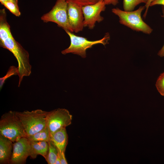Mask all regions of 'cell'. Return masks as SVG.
Returning <instances> with one entry per match:
<instances>
[{
  "label": "cell",
  "mask_w": 164,
  "mask_h": 164,
  "mask_svg": "<svg viewBox=\"0 0 164 164\" xmlns=\"http://www.w3.org/2000/svg\"><path fill=\"white\" fill-rule=\"evenodd\" d=\"M0 46L12 53L18 62L19 87L23 77L31 74V66L28 52L15 40L12 34L5 9L0 11Z\"/></svg>",
  "instance_id": "1"
},
{
  "label": "cell",
  "mask_w": 164,
  "mask_h": 164,
  "mask_svg": "<svg viewBox=\"0 0 164 164\" xmlns=\"http://www.w3.org/2000/svg\"><path fill=\"white\" fill-rule=\"evenodd\" d=\"M0 135L13 142L27 135L15 111H10L2 115L0 120Z\"/></svg>",
  "instance_id": "2"
},
{
  "label": "cell",
  "mask_w": 164,
  "mask_h": 164,
  "mask_svg": "<svg viewBox=\"0 0 164 164\" xmlns=\"http://www.w3.org/2000/svg\"><path fill=\"white\" fill-rule=\"evenodd\" d=\"M48 112L39 109L31 111H15L21 122L27 136L36 133L46 126Z\"/></svg>",
  "instance_id": "3"
},
{
  "label": "cell",
  "mask_w": 164,
  "mask_h": 164,
  "mask_svg": "<svg viewBox=\"0 0 164 164\" xmlns=\"http://www.w3.org/2000/svg\"><path fill=\"white\" fill-rule=\"evenodd\" d=\"M145 6H141L134 11H123L118 8H113L112 12L119 18V22L132 30L150 34L153 29L143 20L141 16Z\"/></svg>",
  "instance_id": "4"
},
{
  "label": "cell",
  "mask_w": 164,
  "mask_h": 164,
  "mask_svg": "<svg viewBox=\"0 0 164 164\" xmlns=\"http://www.w3.org/2000/svg\"><path fill=\"white\" fill-rule=\"evenodd\" d=\"M65 31L70 38V44L68 48L62 51V53L64 55L72 53L85 58L86 57V50L87 49L91 48L93 45L98 44L105 45L108 43V41L110 39V35L108 33L100 39L90 41L85 37L76 36L68 30Z\"/></svg>",
  "instance_id": "5"
},
{
  "label": "cell",
  "mask_w": 164,
  "mask_h": 164,
  "mask_svg": "<svg viewBox=\"0 0 164 164\" xmlns=\"http://www.w3.org/2000/svg\"><path fill=\"white\" fill-rule=\"evenodd\" d=\"M41 19L44 22H54L64 30L73 32L69 22L67 2L65 0H57L51 10L43 15Z\"/></svg>",
  "instance_id": "6"
},
{
  "label": "cell",
  "mask_w": 164,
  "mask_h": 164,
  "mask_svg": "<svg viewBox=\"0 0 164 164\" xmlns=\"http://www.w3.org/2000/svg\"><path fill=\"white\" fill-rule=\"evenodd\" d=\"M72 120V115L67 109L58 108L49 111L47 116L46 126L51 134L70 125Z\"/></svg>",
  "instance_id": "7"
},
{
  "label": "cell",
  "mask_w": 164,
  "mask_h": 164,
  "mask_svg": "<svg viewBox=\"0 0 164 164\" xmlns=\"http://www.w3.org/2000/svg\"><path fill=\"white\" fill-rule=\"evenodd\" d=\"M106 5L103 0L94 4L82 6L84 16V27L92 29L96 22H100L102 21L104 18L100 14L105 11Z\"/></svg>",
  "instance_id": "8"
},
{
  "label": "cell",
  "mask_w": 164,
  "mask_h": 164,
  "mask_svg": "<svg viewBox=\"0 0 164 164\" xmlns=\"http://www.w3.org/2000/svg\"><path fill=\"white\" fill-rule=\"evenodd\" d=\"M30 142L26 137H23L13 143L10 164H23L30 155Z\"/></svg>",
  "instance_id": "9"
},
{
  "label": "cell",
  "mask_w": 164,
  "mask_h": 164,
  "mask_svg": "<svg viewBox=\"0 0 164 164\" xmlns=\"http://www.w3.org/2000/svg\"><path fill=\"white\" fill-rule=\"evenodd\" d=\"M67 2L69 22L73 32L77 33L82 31L84 27L82 6L72 2Z\"/></svg>",
  "instance_id": "10"
},
{
  "label": "cell",
  "mask_w": 164,
  "mask_h": 164,
  "mask_svg": "<svg viewBox=\"0 0 164 164\" xmlns=\"http://www.w3.org/2000/svg\"><path fill=\"white\" fill-rule=\"evenodd\" d=\"M50 141L58 151L65 152L68 142V136L66 128H61L50 134Z\"/></svg>",
  "instance_id": "11"
},
{
  "label": "cell",
  "mask_w": 164,
  "mask_h": 164,
  "mask_svg": "<svg viewBox=\"0 0 164 164\" xmlns=\"http://www.w3.org/2000/svg\"><path fill=\"white\" fill-rule=\"evenodd\" d=\"M13 145L11 140L0 135V164H10Z\"/></svg>",
  "instance_id": "12"
},
{
  "label": "cell",
  "mask_w": 164,
  "mask_h": 164,
  "mask_svg": "<svg viewBox=\"0 0 164 164\" xmlns=\"http://www.w3.org/2000/svg\"><path fill=\"white\" fill-rule=\"evenodd\" d=\"M30 142V155L31 158L35 159L40 155L46 159L49 150V143L45 141H32Z\"/></svg>",
  "instance_id": "13"
},
{
  "label": "cell",
  "mask_w": 164,
  "mask_h": 164,
  "mask_svg": "<svg viewBox=\"0 0 164 164\" xmlns=\"http://www.w3.org/2000/svg\"><path fill=\"white\" fill-rule=\"evenodd\" d=\"M50 132L47 126H46L40 131L26 137L29 141H45L49 142L50 141Z\"/></svg>",
  "instance_id": "14"
},
{
  "label": "cell",
  "mask_w": 164,
  "mask_h": 164,
  "mask_svg": "<svg viewBox=\"0 0 164 164\" xmlns=\"http://www.w3.org/2000/svg\"><path fill=\"white\" fill-rule=\"evenodd\" d=\"M48 143L49 150L46 160L48 164H55L58 157V150L51 142Z\"/></svg>",
  "instance_id": "15"
},
{
  "label": "cell",
  "mask_w": 164,
  "mask_h": 164,
  "mask_svg": "<svg viewBox=\"0 0 164 164\" xmlns=\"http://www.w3.org/2000/svg\"><path fill=\"white\" fill-rule=\"evenodd\" d=\"M148 0H123V7L124 11H133L135 7L141 3L146 4Z\"/></svg>",
  "instance_id": "16"
},
{
  "label": "cell",
  "mask_w": 164,
  "mask_h": 164,
  "mask_svg": "<svg viewBox=\"0 0 164 164\" xmlns=\"http://www.w3.org/2000/svg\"><path fill=\"white\" fill-rule=\"evenodd\" d=\"M1 3L15 16L18 17L20 16L21 12L18 4L10 2H2Z\"/></svg>",
  "instance_id": "17"
},
{
  "label": "cell",
  "mask_w": 164,
  "mask_h": 164,
  "mask_svg": "<svg viewBox=\"0 0 164 164\" xmlns=\"http://www.w3.org/2000/svg\"><path fill=\"white\" fill-rule=\"evenodd\" d=\"M156 88L160 94L164 96V72L160 74L155 84Z\"/></svg>",
  "instance_id": "18"
},
{
  "label": "cell",
  "mask_w": 164,
  "mask_h": 164,
  "mask_svg": "<svg viewBox=\"0 0 164 164\" xmlns=\"http://www.w3.org/2000/svg\"><path fill=\"white\" fill-rule=\"evenodd\" d=\"M67 2H71L82 6L93 4L104 0H65Z\"/></svg>",
  "instance_id": "19"
},
{
  "label": "cell",
  "mask_w": 164,
  "mask_h": 164,
  "mask_svg": "<svg viewBox=\"0 0 164 164\" xmlns=\"http://www.w3.org/2000/svg\"><path fill=\"white\" fill-rule=\"evenodd\" d=\"M58 156L60 160L61 164H68L67 162L65 157V152H61L58 151Z\"/></svg>",
  "instance_id": "20"
},
{
  "label": "cell",
  "mask_w": 164,
  "mask_h": 164,
  "mask_svg": "<svg viewBox=\"0 0 164 164\" xmlns=\"http://www.w3.org/2000/svg\"><path fill=\"white\" fill-rule=\"evenodd\" d=\"M157 5L164 6V0H153L150 3L149 6H152Z\"/></svg>",
  "instance_id": "21"
},
{
  "label": "cell",
  "mask_w": 164,
  "mask_h": 164,
  "mask_svg": "<svg viewBox=\"0 0 164 164\" xmlns=\"http://www.w3.org/2000/svg\"><path fill=\"white\" fill-rule=\"evenodd\" d=\"M106 5L111 4L115 5L118 3V0H104Z\"/></svg>",
  "instance_id": "22"
},
{
  "label": "cell",
  "mask_w": 164,
  "mask_h": 164,
  "mask_svg": "<svg viewBox=\"0 0 164 164\" xmlns=\"http://www.w3.org/2000/svg\"><path fill=\"white\" fill-rule=\"evenodd\" d=\"M162 12L163 14L162 16L164 18V7H163L162 8ZM158 55L161 57L164 56V44L161 49L159 51Z\"/></svg>",
  "instance_id": "23"
},
{
  "label": "cell",
  "mask_w": 164,
  "mask_h": 164,
  "mask_svg": "<svg viewBox=\"0 0 164 164\" xmlns=\"http://www.w3.org/2000/svg\"><path fill=\"white\" fill-rule=\"evenodd\" d=\"M153 0H148L147 3L145 4V8H146V10L145 12L143 15V17L144 18H145L146 17L149 8L150 6V5Z\"/></svg>",
  "instance_id": "24"
},
{
  "label": "cell",
  "mask_w": 164,
  "mask_h": 164,
  "mask_svg": "<svg viewBox=\"0 0 164 164\" xmlns=\"http://www.w3.org/2000/svg\"><path fill=\"white\" fill-rule=\"evenodd\" d=\"M0 2H10L18 4V0H0Z\"/></svg>",
  "instance_id": "25"
},
{
  "label": "cell",
  "mask_w": 164,
  "mask_h": 164,
  "mask_svg": "<svg viewBox=\"0 0 164 164\" xmlns=\"http://www.w3.org/2000/svg\"><path fill=\"white\" fill-rule=\"evenodd\" d=\"M55 164H61L60 160L58 157V156L56 161Z\"/></svg>",
  "instance_id": "26"
}]
</instances>
